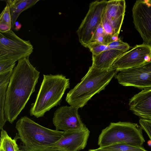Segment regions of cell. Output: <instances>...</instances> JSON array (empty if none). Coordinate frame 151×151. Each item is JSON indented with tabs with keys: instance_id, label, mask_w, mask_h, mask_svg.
<instances>
[{
	"instance_id": "19",
	"label": "cell",
	"mask_w": 151,
	"mask_h": 151,
	"mask_svg": "<svg viewBox=\"0 0 151 151\" xmlns=\"http://www.w3.org/2000/svg\"><path fill=\"white\" fill-rule=\"evenodd\" d=\"M12 28L11 17L7 3L0 15V32H7Z\"/></svg>"
},
{
	"instance_id": "5",
	"label": "cell",
	"mask_w": 151,
	"mask_h": 151,
	"mask_svg": "<svg viewBox=\"0 0 151 151\" xmlns=\"http://www.w3.org/2000/svg\"><path fill=\"white\" fill-rule=\"evenodd\" d=\"M142 130L137 123L122 122L111 123L102 130L99 137L98 145L99 147L118 143L142 147L145 142Z\"/></svg>"
},
{
	"instance_id": "23",
	"label": "cell",
	"mask_w": 151,
	"mask_h": 151,
	"mask_svg": "<svg viewBox=\"0 0 151 151\" xmlns=\"http://www.w3.org/2000/svg\"><path fill=\"white\" fill-rule=\"evenodd\" d=\"M108 46L110 49L122 50L125 52L129 50L130 48L127 43L123 42L120 38L117 41L109 43Z\"/></svg>"
},
{
	"instance_id": "3",
	"label": "cell",
	"mask_w": 151,
	"mask_h": 151,
	"mask_svg": "<svg viewBox=\"0 0 151 151\" xmlns=\"http://www.w3.org/2000/svg\"><path fill=\"white\" fill-rule=\"evenodd\" d=\"M15 128L18 132L16 136L23 144L21 148L27 150L52 148L64 133L44 127L26 116L17 121Z\"/></svg>"
},
{
	"instance_id": "26",
	"label": "cell",
	"mask_w": 151,
	"mask_h": 151,
	"mask_svg": "<svg viewBox=\"0 0 151 151\" xmlns=\"http://www.w3.org/2000/svg\"><path fill=\"white\" fill-rule=\"evenodd\" d=\"M18 151H63L58 150L55 149H49L47 150H27L23 148H21L20 149H19Z\"/></svg>"
},
{
	"instance_id": "1",
	"label": "cell",
	"mask_w": 151,
	"mask_h": 151,
	"mask_svg": "<svg viewBox=\"0 0 151 151\" xmlns=\"http://www.w3.org/2000/svg\"><path fill=\"white\" fill-rule=\"evenodd\" d=\"M40 73L30 62L29 57L18 61L6 92L4 112L7 121L12 124L24 109L35 91Z\"/></svg>"
},
{
	"instance_id": "27",
	"label": "cell",
	"mask_w": 151,
	"mask_h": 151,
	"mask_svg": "<svg viewBox=\"0 0 151 151\" xmlns=\"http://www.w3.org/2000/svg\"><path fill=\"white\" fill-rule=\"evenodd\" d=\"M87 151H106L102 150L99 148L94 149H90Z\"/></svg>"
},
{
	"instance_id": "24",
	"label": "cell",
	"mask_w": 151,
	"mask_h": 151,
	"mask_svg": "<svg viewBox=\"0 0 151 151\" xmlns=\"http://www.w3.org/2000/svg\"><path fill=\"white\" fill-rule=\"evenodd\" d=\"M101 22L105 32L106 35L110 36L116 35L115 34L114 30L112 24L103 15L102 18Z\"/></svg>"
},
{
	"instance_id": "8",
	"label": "cell",
	"mask_w": 151,
	"mask_h": 151,
	"mask_svg": "<svg viewBox=\"0 0 151 151\" xmlns=\"http://www.w3.org/2000/svg\"><path fill=\"white\" fill-rule=\"evenodd\" d=\"M151 60V45H137L122 54L111 67L118 72L136 67Z\"/></svg>"
},
{
	"instance_id": "4",
	"label": "cell",
	"mask_w": 151,
	"mask_h": 151,
	"mask_svg": "<svg viewBox=\"0 0 151 151\" xmlns=\"http://www.w3.org/2000/svg\"><path fill=\"white\" fill-rule=\"evenodd\" d=\"M70 87L69 79L61 74L43 75V79L35 103L30 110L31 116L38 118L60 103Z\"/></svg>"
},
{
	"instance_id": "18",
	"label": "cell",
	"mask_w": 151,
	"mask_h": 151,
	"mask_svg": "<svg viewBox=\"0 0 151 151\" xmlns=\"http://www.w3.org/2000/svg\"><path fill=\"white\" fill-rule=\"evenodd\" d=\"M17 136L12 139L3 129L1 130L0 151H18L19 149L16 143Z\"/></svg>"
},
{
	"instance_id": "20",
	"label": "cell",
	"mask_w": 151,
	"mask_h": 151,
	"mask_svg": "<svg viewBox=\"0 0 151 151\" xmlns=\"http://www.w3.org/2000/svg\"><path fill=\"white\" fill-rule=\"evenodd\" d=\"M99 148L106 151H147L142 147H137L123 143L115 144Z\"/></svg>"
},
{
	"instance_id": "14",
	"label": "cell",
	"mask_w": 151,
	"mask_h": 151,
	"mask_svg": "<svg viewBox=\"0 0 151 151\" xmlns=\"http://www.w3.org/2000/svg\"><path fill=\"white\" fill-rule=\"evenodd\" d=\"M126 8V2L124 0L107 1L103 16L112 24L116 35L119 34Z\"/></svg>"
},
{
	"instance_id": "13",
	"label": "cell",
	"mask_w": 151,
	"mask_h": 151,
	"mask_svg": "<svg viewBox=\"0 0 151 151\" xmlns=\"http://www.w3.org/2000/svg\"><path fill=\"white\" fill-rule=\"evenodd\" d=\"M130 109L141 119L151 120V88L143 89L129 99Z\"/></svg>"
},
{
	"instance_id": "25",
	"label": "cell",
	"mask_w": 151,
	"mask_h": 151,
	"mask_svg": "<svg viewBox=\"0 0 151 151\" xmlns=\"http://www.w3.org/2000/svg\"><path fill=\"white\" fill-rule=\"evenodd\" d=\"M139 122L142 129L147 133L151 141V120L141 119Z\"/></svg>"
},
{
	"instance_id": "2",
	"label": "cell",
	"mask_w": 151,
	"mask_h": 151,
	"mask_svg": "<svg viewBox=\"0 0 151 151\" xmlns=\"http://www.w3.org/2000/svg\"><path fill=\"white\" fill-rule=\"evenodd\" d=\"M118 72L111 67L99 69L91 65L81 82L67 93L66 101L70 106L82 108L93 96L104 90Z\"/></svg>"
},
{
	"instance_id": "16",
	"label": "cell",
	"mask_w": 151,
	"mask_h": 151,
	"mask_svg": "<svg viewBox=\"0 0 151 151\" xmlns=\"http://www.w3.org/2000/svg\"><path fill=\"white\" fill-rule=\"evenodd\" d=\"M39 0H8L5 1L9 6L11 17L12 28L14 26L17 20L21 13L29 8Z\"/></svg>"
},
{
	"instance_id": "21",
	"label": "cell",
	"mask_w": 151,
	"mask_h": 151,
	"mask_svg": "<svg viewBox=\"0 0 151 151\" xmlns=\"http://www.w3.org/2000/svg\"><path fill=\"white\" fill-rule=\"evenodd\" d=\"M87 48L91 52L92 55H99L102 52L110 49L108 45H104L96 41H92L88 45Z\"/></svg>"
},
{
	"instance_id": "9",
	"label": "cell",
	"mask_w": 151,
	"mask_h": 151,
	"mask_svg": "<svg viewBox=\"0 0 151 151\" xmlns=\"http://www.w3.org/2000/svg\"><path fill=\"white\" fill-rule=\"evenodd\" d=\"M115 77L124 86L143 89L151 88V60L140 66L120 71Z\"/></svg>"
},
{
	"instance_id": "11",
	"label": "cell",
	"mask_w": 151,
	"mask_h": 151,
	"mask_svg": "<svg viewBox=\"0 0 151 151\" xmlns=\"http://www.w3.org/2000/svg\"><path fill=\"white\" fill-rule=\"evenodd\" d=\"M78 109L71 106L58 108L54 113L52 119L55 130L65 132L81 130L86 128L78 114Z\"/></svg>"
},
{
	"instance_id": "12",
	"label": "cell",
	"mask_w": 151,
	"mask_h": 151,
	"mask_svg": "<svg viewBox=\"0 0 151 151\" xmlns=\"http://www.w3.org/2000/svg\"><path fill=\"white\" fill-rule=\"evenodd\" d=\"M87 127L79 130L64 132L52 148L63 151H79L86 145L90 134Z\"/></svg>"
},
{
	"instance_id": "6",
	"label": "cell",
	"mask_w": 151,
	"mask_h": 151,
	"mask_svg": "<svg viewBox=\"0 0 151 151\" xmlns=\"http://www.w3.org/2000/svg\"><path fill=\"white\" fill-rule=\"evenodd\" d=\"M29 40H23L11 29L0 32V60H13L18 61L29 57L33 51Z\"/></svg>"
},
{
	"instance_id": "15",
	"label": "cell",
	"mask_w": 151,
	"mask_h": 151,
	"mask_svg": "<svg viewBox=\"0 0 151 151\" xmlns=\"http://www.w3.org/2000/svg\"><path fill=\"white\" fill-rule=\"evenodd\" d=\"M125 52L122 50L110 49L98 55H92V65L99 69L109 68L116 59Z\"/></svg>"
},
{
	"instance_id": "17",
	"label": "cell",
	"mask_w": 151,
	"mask_h": 151,
	"mask_svg": "<svg viewBox=\"0 0 151 151\" xmlns=\"http://www.w3.org/2000/svg\"><path fill=\"white\" fill-rule=\"evenodd\" d=\"M13 70L0 74V129L7 121L4 116V109L6 92Z\"/></svg>"
},
{
	"instance_id": "7",
	"label": "cell",
	"mask_w": 151,
	"mask_h": 151,
	"mask_svg": "<svg viewBox=\"0 0 151 151\" xmlns=\"http://www.w3.org/2000/svg\"><path fill=\"white\" fill-rule=\"evenodd\" d=\"M107 1L96 0L90 4L88 11L77 30L79 40L87 48L101 23Z\"/></svg>"
},
{
	"instance_id": "22",
	"label": "cell",
	"mask_w": 151,
	"mask_h": 151,
	"mask_svg": "<svg viewBox=\"0 0 151 151\" xmlns=\"http://www.w3.org/2000/svg\"><path fill=\"white\" fill-rule=\"evenodd\" d=\"M16 61L13 60H0V74L13 70Z\"/></svg>"
},
{
	"instance_id": "10",
	"label": "cell",
	"mask_w": 151,
	"mask_h": 151,
	"mask_svg": "<svg viewBox=\"0 0 151 151\" xmlns=\"http://www.w3.org/2000/svg\"><path fill=\"white\" fill-rule=\"evenodd\" d=\"M132 11L133 23L143 43L151 45V0H137Z\"/></svg>"
}]
</instances>
